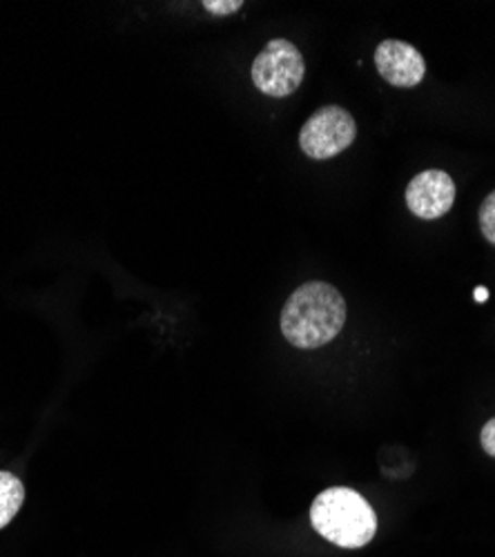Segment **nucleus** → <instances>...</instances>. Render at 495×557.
Here are the masks:
<instances>
[{"label":"nucleus","instance_id":"obj_1","mask_svg":"<svg viewBox=\"0 0 495 557\" xmlns=\"http://www.w3.org/2000/svg\"><path fill=\"white\" fill-rule=\"evenodd\" d=\"M346 323L342 293L324 282L299 286L282 310V333L290 346L314 350L331 344Z\"/></svg>","mask_w":495,"mask_h":557},{"label":"nucleus","instance_id":"obj_2","mask_svg":"<svg viewBox=\"0 0 495 557\" xmlns=\"http://www.w3.org/2000/svg\"><path fill=\"white\" fill-rule=\"evenodd\" d=\"M310 524L324 540L342 548H362L378 533L373 506L352 488L333 486L314 497Z\"/></svg>","mask_w":495,"mask_h":557},{"label":"nucleus","instance_id":"obj_3","mask_svg":"<svg viewBox=\"0 0 495 557\" xmlns=\"http://www.w3.org/2000/svg\"><path fill=\"white\" fill-rule=\"evenodd\" d=\"M306 74V63L295 42L286 38H275L265 42V48L257 54L250 76L255 87L265 97L284 99L299 89Z\"/></svg>","mask_w":495,"mask_h":557},{"label":"nucleus","instance_id":"obj_4","mask_svg":"<svg viewBox=\"0 0 495 557\" xmlns=\"http://www.w3.org/2000/svg\"><path fill=\"white\" fill-rule=\"evenodd\" d=\"M357 123L350 112L337 106H326L314 112L299 132V148L306 157L326 161L355 144Z\"/></svg>","mask_w":495,"mask_h":557},{"label":"nucleus","instance_id":"obj_5","mask_svg":"<svg viewBox=\"0 0 495 557\" xmlns=\"http://www.w3.org/2000/svg\"><path fill=\"white\" fill-rule=\"evenodd\" d=\"M456 203V183L444 170H424L407 188L409 210L424 221L444 216Z\"/></svg>","mask_w":495,"mask_h":557},{"label":"nucleus","instance_id":"obj_6","mask_svg":"<svg viewBox=\"0 0 495 557\" xmlns=\"http://www.w3.org/2000/svg\"><path fill=\"white\" fill-rule=\"evenodd\" d=\"M375 67L393 87H416L426 76V61L418 48L404 40H382L375 50Z\"/></svg>","mask_w":495,"mask_h":557},{"label":"nucleus","instance_id":"obj_7","mask_svg":"<svg viewBox=\"0 0 495 557\" xmlns=\"http://www.w3.org/2000/svg\"><path fill=\"white\" fill-rule=\"evenodd\" d=\"M25 502L23 482L8 471H0V529L12 524Z\"/></svg>","mask_w":495,"mask_h":557},{"label":"nucleus","instance_id":"obj_8","mask_svg":"<svg viewBox=\"0 0 495 557\" xmlns=\"http://www.w3.org/2000/svg\"><path fill=\"white\" fill-rule=\"evenodd\" d=\"M478 219H480V230L484 239L495 246V190L482 201Z\"/></svg>","mask_w":495,"mask_h":557},{"label":"nucleus","instance_id":"obj_9","mask_svg":"<svg viewBox=\"0 0 495 557\" xmlns=\"http://www.w3.org/2000/svg\"><path fill=\"white\" fill-rule=\"evenodd\" d=\"M203 8L210 12V14H216V16H228V14H235L244 8L242 0H206Z\"/></svg>","mask_w":495,"mask_h":557},{"label":"nucleus","instance_id":"obj_10","mask_svg":"<svg viewBox=\"0 0 495 557\" xmlns=\"http://www.w3.org/2000/svg\"><path fill=\"white\" fill-rule=\"evenodd\" d=\"M480 444L488 457H495V417H491V420L482 426Z\"/></svg>","mask_w":495,"mask_h":557},{"label":"nucleus","instance_id":"obj_11","mask_svg":"<svg viewBox=\"0 0 495 557\" xmlns=\"http://www.w3.org/2000/svg\"><path fill=\"white\" fill-rule=\"evenodd\" d=\"M473 297H475L478 304H482V301L488 299V290H486V288H475V295H473Z\"/></svg>","mask_w":495,"mask_h":557}]
</instances>
